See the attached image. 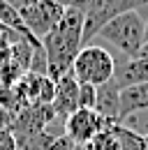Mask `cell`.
Returning a JSON list of instances; mask_svg holds the SVG:
<instances>
[{"label":"cell","mask_w":148,"mask_h":150,"mask_svg":"<svg viewBox=\"0 0 148 150\" xmlns=\"http://www.w3.org/2000/svg\"><path fill=\"white\" fill-rule=\"evenodd\" d=\"M139 111H148V83L130 86L120 90V106H118V122H123L127 115Z\"/></svg>","instance_id":"9"},{"label":"cell","mask_w":148,"mask_h":150,"mask_svg":"<svg viewBox=\"0 0 148 150\" xmlns=\"http://www.w3.org/2000/svg\"><path fill=\"white\" fill-rule=\"evenodd\" d=\"M95 99H97V88L88 86V83H79V109L95 111Z\"/></svg>","instance_id":"13"},{"label":"cell","mask_w":148,"mask_h":150,"mask_svg":"<svg viewBox=\"0 0 148 150\" xmlns=\"http://www.w3.org/2000/svg\"><path fill=\"white\" fill-rule=\"evenodd\" d=\"M144 5L148 0H88L83 7V46L90 44L107 21L130 9H141Z\"/></svg>","instance_id":"4"},{"label":"cell","mask_w":148,"mask_h":150,"mask_svg":"<svg viewBox=\"0 0 148 150\" xmlns=\"http://www.w3.org/2000/svg\"><path fill=\"white\" fill-rule=\"evenodd\" d=\"M0 150H16V136L5 125H0Z\"/></svg>","instance_id":"15"},{"label":"cell","mask_w":148,"mask_h":150,"mask_svg":"<svg viewBox=\"0 0 148 150\" xmlns=\"http://www.w3.org/2000/svg\"><path fill=\"white\" fill-rule=\"evenodd\" d=\"M144 141H146V148H148V134H146V136H144Z\"/></svg>","instance_id":"19"},{"label":"cell","mask_w":148,"mask_h":150,"mask_svg":"<svg viewBox=\"0 0 148 150\" xmlns=\"http://www.w3.org/2000/svg\"><path fill=\"white\" fill-rule=\"evenodd\" d=\"M146 39H148V16H146Z\"/></svg>","instance_id":"18"},{"label":"cell","mask_w":148,"mask_h":150,"mask_svg":"<svg viewBox=\"0 0 148 150\" xmlns=\"http://www.w3.org/2000/svg\"><path fill=\"white\" fill-rule=\"evenodd\" d=\"M118 106H120V88L113 83V79L97 86V99H95V111L102 118L118 125Z\"/></svg>","instance_id":"10"},{"label":"cell","mask_w":148,"mask_h":150,"mask_svg":"<svg viewBox=\"0 0 148 150\" xmlns=\"http://www.w3.org/2000/svg\"><path fill=\"white\" fill-rule=\"evenodd\" d=\"M51 109H53V115L60 118V120H65L70 113H74L79 109V81L72 76V72H67L65 76H60L56 81Z\"/></svg>","instance_id":"7"},{"label":"cell","mask_w":148,"mask_h":150,"mask_svg":"<svg viewBox=\"0 0 148 150\" xmlns=\"http://www.w3.org/2000/svg\"><path fill=\"white\" fill-rule=\"evenodd\" d=\"M137 58H148V39L144 42V46L139 49V56H137Z\"/></svg>","instance_id":"17"},{"label":"cell","mask_w":148,"mask_h":150,"mask_svg":"<svg viewBox=\"0 0 148 150\" xmlns=\"http://www.w3.org/2000/svg\"><path fill=\"white\" fill-rule=\"evenodd\" d=\"M18 14H21L23 25L28 28V33H30L35 39L42 42V37L49 35V33L56 28V23L63 19L65 7H60V5L53 2V0H37L33 5L18 9Z\"/></svg>","instance_id":"6"},{"label":"cell","mask_w":148,"mask_h":150,"mask_svg":"<svg viewBox=\"0 0 148 150\" xmlns=\"http://www.w3.org/2000/svg\"><path fill=\"white\" fill-rule=\"evenodd\" d=\"M95 39H102L111 46H116L120 51V56L137 58L139 49L146 42V16L139 9L123 12V14L113 16L111 21H107L100 28V33L92 37V42Z\"/></svg>","instance_id":"2"},{"label":"cell","mask_w":148,"mask_h":150,"mask_svg":"<svg viewBox=\"0 0 148 150\" xmlns=\"http://www.w3.org/2000/svg\"><path fill=\"white\" fill-rule=\"evenodd\" d=\"M44 150H76V143H72L65 134L63 136H51V141L46 143Z\"/></svg>","instance_id":"16"},{"label":"cell","mask_w":148,"mask_h":150,"mask_svg":"<svg viewBox=\"0 0 148 150\" xmlns=\"http://www.w3.org/2000/svg\"><path fill=\"white\" fill-rule=\"evenodd\" d=\"M46 53V76L58 81L72 72V62L83 46V9H65L56 28L42 37Z\"/></svg>","instance_id":"1"},{"label":"cell","mask_w":148,"mask_h":150,"mask_svg":"<svg viewBox=\"0 0 148 150\" xmlns=\"http://www.w3.org/2000/svg\"><path fill=\"white\" fill-rule=\"evenodd\" d=\"M81 150H120L118 148V139H116V132L113 127L100 132L95 139H90L86 146H81Z\"/></svg>","instance_id":"12"},{"label":"cell","mask_w":148,"mask_h":150,"mask_svg":"<svg viewBox=\"0 0 148 150\" xmlns=\"http://www.w3.org/2000/svg\"><path fill=\"white\" fill-rule=\"evenodd\" d=\"M113 83L120 90L130 86L148 83V58H125L123 62H116Z\"/></svg>","instance_id":"8"},{"label":"cell","mask_w":148,"mask_h":150,"mask_svg":"<svg viewBox=\"0 0 148 150\" xmlns=\"http://www.w3.org/2000/svg\"><path fill=\"white\" fill-rule=\"evenodd\" d=\"M113 132H116V139H118V148L120 150H148L146 141L141 134L127 129L123 125H113Z\"/></svg>","instance_id":"11"},{"label":"cell","mask_w":148,"mask_h":150,"mask_svg":"<svg viewBox=\"0 0 148 150\" xmlns=\"http://www.w3.org/2000/svg\"><path fill=\"white\" fill-rule=\"evenodd\" d=\"M7 2H9V0H7Z\"/></svg>","instance_id":"20"},{"label":"cell","mask_w":148,"mask_h":150,"mask_svg":"<svg viewBox=\"0 0 148 150\" xmlns=\"http://www.w3.org/2000/svg\"><path fill=\"white\" fill-rule=\"evenodd\" d=\"M116 72V58L111 56L104 46L97 44H86L81 46V51L76 53L72 62V76L79 83H88V86H102L113 79Z\"/></svg>","instance_id":"3"},{"label":"cell","mask_w":148,"mask_h":150,"mask_svg":"<svg viewBox=\"0 0 148 150\" xmlns=\"http://www.w3.org/2000/svg\"><path fill=\"white\" fill-rule=\"evenodd\" d=\"M21 39H23V37H21L18 33H14L12 28H7V25H2V23H0V53H2V51H7L9 46H14V44L21 42Z\"/></svg>","instance_id":"14"},{"label":"cell","mask_w":148,"mask_h":150,"mask_svg":"<svg viewBox=\"0 0 148 150\" xmlns=\"http://www.w3.org/2000/svg\"><path fill=\"white\" fill-rule=\"evenodd\" d=\"M63 125H65V136H67L72 143L86 146L90 139H95L100 132L113 127L116 122L102 118L100 113L92 111V109H76L74 113H70V115L63 120Z\"/></svg>","instance_id":"5"}]
</instances>
